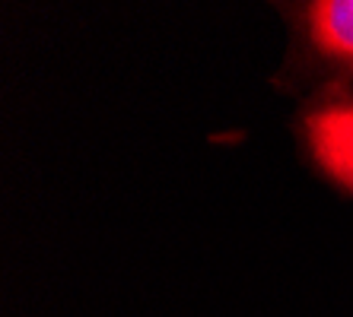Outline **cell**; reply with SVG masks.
<instances>
[{
	"mask_svg": "<svg viewBox=\"0 0 353 317\" xmlns=\"http://www.w3.org/2000/svg\"><path fill=\"white\" fill-rule=\"evenodd\" d=\"M305 23L315 48L353 70V0H315L305 7Z\"/></svg>",
	"mask_w": 353,
	"mask_h": 317,
	"instance_id": "7a4b0ae2",
	"label": "cell"
},
{
	"mask_svg": "<svg viewBox=\"0 0 353 317\" xmlns=\"http://www.w3.org/2000/svg\"><path fill=\"white\" fill-rule=\"evenodd\" d=\"M305 140L325 175L353 190V98L315 108L305 118Z\"/></svg>",
	"mask_w": 353,
	"mask_h": 317,
	"instance_id": "6da1fadb",
	"label": "cell"
}]
</instances>
